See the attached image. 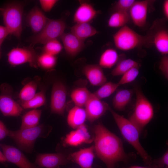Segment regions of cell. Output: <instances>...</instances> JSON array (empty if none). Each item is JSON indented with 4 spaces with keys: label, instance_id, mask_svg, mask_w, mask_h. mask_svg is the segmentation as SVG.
<instances>
[{
    "label": "cell",
    "instance_id": "obj_6",
    "mask_svg": "<svg viewBox=\"0 0 168 168\" xmlns=\"http://www.w3.org/2000/svg\"><path fill=\"white\" fill-rule=\"evenodd\" d=\"M0 11L10 34L20 38L22 30V6L18 3H11L0 8Z\"/></svg>",
    "mask_w": 168,
    "mask_h": 168
},
{
    "label": "cell",
    "instance_id": "obj_27",
    "mask_svg": "<svg viewBox=\"0 0 168 168\" xmlns=\"http://www.w3.org/2000/svg\"><path fill=\"white\" fill-rule=\"evenodd\" d=\"M153 42L157 50L162 54H168V33L165 30H161L155 35Z\"/></svg>",
    "mask_w": 168,
    "mask_h": 168
},
{
    "label": "cell",
    "instance_id": "obj_41",
    "mask_svg": "<svg viewBox=\"0 0 168 168\" xmlns=\"http://www.w3.org/2000/svg\"><path fill=\"white\" fill-rule=\"evenodd\" d=\"M9 34V32L6 27L0 25V40H4Z\"/></svg>",
    "mask_w": 168,
    "mask_h": 168
},
{
    "label": "cell",
    "instance_id": "obj_34",
    "mask_svg": "<svg viewBox=\"0 0 168 168\" xmlns=\"http://www.w3.org/2000/svg\"><path fill=\"white\" fill-rule=\"evenodd\" d=\"M43 49L44 52L55 56L61 51L63 46L61 43L56 39L44 44Z\"/></svg>",
    "mask_w": 168,
    "mask_h": 168
},
{
    "label": "cell",
    "instance_id": "obj_5",
    "mask_svg": "<svg viewBox=\"0 0 168 168\" xmlns=\"http://www.w3.org/2000/svg\"><path fill=\"white\" fill-rule=\"evenodd\" d=\"M113 39L118 49L128 51L146 44L150 38L138 34L126 25L114 35Z\"/></svg>",
    "mask_w": 168,
    "mask_h": 168
},
{
    "label": "cell",
    "instance_id": "obj_29",
    "mask_svg": "<svg viewBox=\"0 0 168 168\" xmlns=\"http://www.w3.org/2000/svg\"><path fill=\"white\" fill-rule=\"evenodd\" d=\"M130 18L129 12L115 11L110 17L108 26L112 28L122 27L126 25Z\"/></svg>",
    "mask_w": 168,
    "mask_h": 168
},
{
    "label": "cell",
    "instance_id": "obj_1",
    "mask_svg": "<svg viewBox=\"0 0 168 168\" xmlns=\"http://www.w3.org/2000/svg\"><path fill=\"white\" fill-rule=\"evenodd\" d=\"M93 130L95 152L107 168H114L117 162L126 161L127 156L118 137L100 123L95 125Z\"/></svg>",
    "mask_w": 168,
    "mask_h": 168
},
{
    "label": "cell",
    "instance_id": "obj_22",
    "mask_svg": "<svg viewBox=\"0 0 168 168\" xmlns=\"http://www.w3.org/2000/svg\"><path fill=\"white\" fill-rule=\"evenodd\" d=\"M70 29V33L83 41L98 32L95 28L88 23L76 24Z\"/></svg>",
    "mask_w": 168,
    "mask_h": 168
},
{
    "label": "cell",
    "instance_id": "obj_20",
    "mask_svg": "<svg viewBox=\"0 0 168 168\" xmlns=\"http://www.w3.org/2000/svg\"><path fill=\"white\" fill-rule=\"evenodd\" d=\"M97 11L90 4L82 2L77 8L73 16V20L76 23H88L96 16Z\"/></svg>",
    "mask_w": 168,
    "mask_h": 168
},
{
    "label": "cell",
    "instance_id": "obj_40",
    "mask_svg": "<svg viewBox=\"0 0 168 168\" xmlns=\"http://www.w3.org/2000/svg\"><path fill=\"white\" fill-rule=\"evenodd\" d=\"M9 131L4 124L0 120V141L8 136Z\"/></svg>",
    "mask_w": 168,
    "mask_h": 168
},
{
    "label": "cell",
    "instance_id": "obj_3",
    "mask_svg": "<svg viewBox=\"0 0 168 168\" xmlns=\"http://www.w3.org/2000/svg\"><path fill=\"white\" fill-rule=\"evenodd\" d=\"M111 112L122 135L136 150L146 163H151V157L143 147L139 141L140 133L137 128L129 119L114 112L110 107Z\"/></svg>",
    "mask_w": 168,
    "mask_h": 168
},
{
    "label": "cell",
    "instance_id": "obj_35",
    "mask_svg": "<svg viewBox=\"0 0 168 168\" xmlns=\"http://www.w3.org/2000/svg\"><path fill=\"white\" fill-rule=\"evenodd\" d=\"M139 67H134L128 71L123 75L118 83L119 86L133 82L138 76Z\"/></svg>",
    "mask_w": 168,
    "mask_h": 168
},
{
    "label": "cell",
    "instance_id": "obj_18",
    "mask_svg": "<svg viewBox=\"0 0 168 168\" xmlns=\"http://www.w3.org/2000/svg\"><path fill=\"white\" fill-rule=\"evenodd\" d=\"M60 37L66 52L71 56H76L84 48V41L71 33H63Z\"/></svg>",
    "mask_w": 168,
    "mask_h": 168
},
{
    "label": "cell",
    "instance_id": "obj_11",
    "mask_svg": "<svg viewBox=\"0 0 168 168\" xmlns=\"http://www.w3.org/2000/svg\"><path fill=\"white\" fill-rule=\"evenodd\" d=\"M0 147L7 162L19 168H43L31 163L20 150L13 146L0 143Z\"/></svg>",
    "mask_w": 168,
    "mask_h": 168
},
{
    "label": "cell",
    "instance_id": "obj_46",
    "mask_svg": "<svg viewBox=\"0 0 168 168\" xmlns=\"http://www.w3.org/2000/svg\"><path fill=\"white\" fill-rule=\"evenodd\" d=\"M55 168H60V167H58Z\"/></svg>",
    "mask_w": 168,
    "mask_h": 168
},
{
    "label": "cell",
    "instance_id": "obj_37",
    "mask_svg": "<svg viewBox=\"0 0 168 168\" xmlns=\"http://www.w3.org/2000/svg\"><path fill=\"white\" fill-rule=\"evenodd\" d=\"M159 69L167 79L168 78V57L164 55L161 58L160 63Z\"/></svg>",
    "mask_w": 168,
    "mask_h": 168
},
{
    "label": "cell",
    "instance_id": "obj_42",
    "mask_svg": "<svg viewBox=\"0 0 168 168\" xmlns=\"http://www.w3.org/2000/svg\"><path fill=\"white\" fill-rule=\"evenodd\" d=\"M163 12L166 17L168 18V0H166L164 2L163 4Z\"/></svg>",
    "mask_w": 168,
    "mask_h": 168
},
{
    "label": "cell",
    "instance_id": "obj_23",
    "mask_svg": "<svg viewBox=\"0 0 168 168\" xmlns=\"http://www.w3.org/2000/svg\"><path fill=\"white\" fill-rule=\"evenodd\" d=\"M131 90L124 89L118 91L112 100L113 105L116 110L122 111L130 102L133 95Z\"/></svg>",
    "mask_w": 168,
    "mask_h": 168
},
{
    "label": "cell",
    "instance_id": "obj_2",
    "mask_svg": "<svg viewBox=\"0 0 168 168\" xmlns=\"http://www.w3.org/2000/svg\"><path fill=\"white\" fill-rule=\"evenodd\" d=\"M52 129L50 126L42 124L32 128L20 129L16 131L9 130L8 136L21 150L31 153L36 140L39 138L47 137Z\"/></svg>",
    "mask_w": 168,
    "mask_h": 168
},
{
    "label": "cell",
    "instance_id": "obj_14",
    "mask_svg": "<svg viewBox=\"0 0 168 168\" xmlns=\"http://www.w3.org/2000/svg\"><path fill=\"white\" fill-rule=\"evenodd\" d=\"M93 140L84 124L67 134L63 142L64 145L77 146L83 143H91Z\"/></svg>",
    "mask_w": 168,
    "mask_h": 168
},
{
    "label": "cell",
    "instance_id": "obj_31",
    "mask_svg": "<svg viewBox=\"0 0 168 168\" xmlns=\"http://www.w3.org/2000/svg\"><path fill=\"white\" fill-rule=\"evenodd\" d=\"M139 66L138 63L133 59H123L118 63L111 74L114 76L123 75L131 68Z\"/></svg>",
    "mask_w": 168,
    "mask_h": 168
},
{
    "label": "cell",
    "instance_id": "obj_8",
    "mask_svg": "<svg viewBox=\"0 0 168 168\" xmlns=\"http://www.w3.org/2000/svg\"><path fill=\"white\" fill-rule=\"evenodd\" d=\"M38 56L31 46L16 48L12 49L7 54L9 63L15 66L26 63L35 68L38 66Z\"/></svg>",
    "mask_w": 168,
    "mask_h": 168
},
{
    "label": "cell",
    "instance_id": "obj_44",
    "mask_svg": "<svg viewBox=\"0 0 168 168\" xmlns=\"http://www.w3.org/2000/svg\"><path fill=\"white\" fill-rule=\"evenodd\" d=\"M7 162L3 153L0 151V162L4 163Z\"/></svg>",
    "mask_w": 168,
    "mask_h": 168
},
{
    "label": "cell",
    "instance_id": "obj_7",
    "mask_svg": "<svg viewBox=\"0 0 168 168\" xmlns=\"http://www.w3.org/2000/svg\"><path fill=\"white\" fill-rule=\"evenodd\" d=\"M65 23L61 19H50L43 29L30 39L31 44H45L47 42L61 36L64 33Z\"/></svg>",
    "mask_w": 168,
    "mask_h": 168
},
{
    "label": "cell",
    "instance_id": "obj_9",
    "mask_svg": "<svg viewBox=\"0 0 168 168\" xmlns=\"http://www.w3.org/2000/svg\"><path fill=\"white\" fill-rule=\"evenodd\" d=\"M0 110L5 116L17 117L21 113L23 109L12 98L11 89L8 85L0 86Z\"/></svg>",
    "mask_w": 168,
    "mask_h": 168
},
{
    "label": "cell",
    "instance_id": "obj_10",
    "mask_svg": "<svg viewBox=\"0 0 168 168\" xmlns=\"http://www.w3.org/2000/svg\"><path fill=\"white\" fill-rule=\"evenodd\" d=\"M67 91L62 82L54 83L51 91L50 110L52 113L64 116L66 107Z\"/></svg>",
    "mask_w": 168,
    "mask_h": 168
},
{
    "label": "cell",
    "instance_id": "obj_19",
    "mask_svg": "<svg viewBox=\"0 0 168 168\" xmlns=\"http://www.w3.org/2000/svg\"><path fill=\"white\" fill-rule=\"evenodd\" d=\"M49 20V19L37 7L31 10L27 17L28 24L33 31L36 34L43 29Z\"/></svg>",
    "mask_w": 168,
    "mask_h": 168
},
{
    "label": "cell",
    "instance_id": "obj_12",
    "mask_svg": "<svg viewBox=\"0 0 168 168\" xmlns=\"http://www.w3.org/2000/svg\"><path fill=\"white\" fill-rule=\"evenodd\" d=\"M70 162L68 155L60 152L38 154L36 156L35 164L43 168H55L66 165Z\"/></svg>",
    "mask_w": 168,
    "mask_h": 168
},
{
    "label": "cell",
    "instance_id": "obj_32",
    "mask_svg": "<svg viewBox=\"0 0 168 168\" xmlns=\"http://www.w3.org/2000/svg\"><path fill=\"white\" fill-rule=\"evenodd\" d=\"M119 86L118 83L111 82H106L93 93L97 98L101 100L112 95Z\"/></svg>",
    "mask_w": 168,
    "mask_h": 168
},
{
    "label": "cell",
    "instance_id": "obj_24",
    "mask_svg": "<svg viewBox=\"0 0 168 168\" xmlns=\"http://www.w3.org/2000/svg\"><path fill=\"white\" fill-rule=\"evenodd\" d=\"M42 112L41 110L35 109L26 113L22 117L20 129L32 128L38 126Z\"/></svg>",
    "mask_w": 168,
    "mask_h": 168
},
{
    "label": "cell",
    "instance_id": "obj_21",
    "mask_svg": "<svg viewBox=\"0 0 168 168\" xmlns=\"http://www.w3.org/2000/svg\"><path fill=\"white\" fill-rule=\"evenodd\" d=\"M86 119L87 115L85 109L75 105L69 111L67 121L70 127L76 129L84 124Z\"/></svg>",
    "mask_w": 168,
    "mask_h": 168
},
{
    "label": "cell",
    "instance_id": "obj_15",
    "mask_svg": "<svg viewBox=\"0 0 168 168\" xmlns=\"http://www.w3.org/2000/svg\"><path fill=\"white\" fill-rule=\"evenodd\" d=\"M149 1H135L129 11L130 18L134 24L139 27L146 24Z\"/></svg>",
    "mask_w": 168,
    "mask_h": 168
},
{
    "label": "cell",
    "instance_id": "obj_4",
    "mask_svg": "<svg viewBox=\"0 0 168 168\" xmlns=\"http://www.w3.org/2000/svg\"><path fill=\"white\" fill-rule=\"evenodd\" d=\"M135 92L136 99L134 110L128 119L141 133L153 118L154 110L151 103L140 89L136 88Z\"/></svg>",
    "mask_w": 168,
    "mask_h": 168
},
{
    "label": "cell",
    "instance_id": "obj_28",
    "mask_svg": "<svg viewBox=\"0 0 168 168\" xmlns=\"http://www.w3.org/2000/svg\"><path fill=\"white\" fill-rule=\"evenodd\" d=\"M39 81L40 78L36 77L24 86L19 95L21 102L27 101L35 95Z\"/></svg>",
    "mask_w": 168,
    "mask_h": 168
},
{
    "label": "cell",
    "instance_id": "obj_17",
    "mask_svg": "<svg viewBox=\"0 0 168 168\" xmlns=\"http://www.w3.org/2000/svg\"><path fill=\"white\" fill-rule=\"evenodd\" d=\"M102 68L99 64H88L84 67L82 72L91 85L101 86L107 82Z\"/></svg>",
    "mask_w": 168,
    "mask_h": 168
},
{
    "label": "cell",
    "instance_id": "obj_43",
    "mask_svg": "<svg viewBox=\"0 0 168 168\" xmlns=\"http://www.w3.org/2000/svg\"><path fill=\"white\" fill-rule=\"evenodd\" d=\"M129 168H158V167L156 165L148 166L147 167H143L137 166H131Z\"/></svg>",
    "mask_w": 168,
    "mask_h": 168
},
{
    "label": "cell",
    "instance_id": "obj_30",
    "mask_svg": "<svg viewBox=\"0 0 168 168\" xmlns=\"http://www.w3.org/2000/svg\"><path fill=\"white\" fill-rule=\"evenodd\" d=\"M46 102L45 93L43 90L36 93L30 100L21 102L20 104L23 109H36L44 105Z\"/></svg>",
    "mask_w": 168,
    "mask_h": 168
},
{
    "label": "cell",
    "instance_id": "obj_26",
    "mask_svg": "<svg viewBox=\"0 0 168 168\" xmlns=\"http://www.w3.org/2000/svg\"><path fill=\"white\" fill-rule=\"evenodd\" d=\"M91 93L86 87H79L72 91L70 97L75 106L83 107L88 100Z\"/></svg>",
    "mask_w": 168,
    "mask_h": 168
},
{
    "label": "cell",
    "instance_id": "obj_16",
    "mask_svg": "<svg viewBox=\"0 0 168 168\" xmlns=\"http://www.w3.org/2000/svg\"><path fill=\"white\" fill-rule=\"evenodd\" d=\"M94 146L82 149L68 155L70 161L75 162L82 168H92L95 157Z\"/></svg>",
    "mask_w": 168,
    "mask_h": 168
},
{
    "label": "cell",
    "instance_id": "obj_38",
    "mask_svg": "<svg viewBox=\"0 0 168 168\" xmlns=\"http://www.w3.org/2000/svg\"><path fill=\"white\" fill-rule=\"evenodd\" d=\"M56 0H40V2L43 10L45 12L51 11L58 2Z\"/></svg>",
    "mask_w": 168,
    "mask_h": 168
},
{
    "label": "cell",
    "instance_id": "obj_33",
    "mask_svg": "<svg viewBox=\"0 0 168 168\" xmlns=\"http://www.w3.org/2000/svg\"><path fill=\"white\" fill-rule=\"evenodd\" d=\"M37 61L38 66L49 70L53 68L55 66L57 58L55 56L44 52L38 56Z\"/></svg>",
    "mask_w": 168,
    "mask_h": 168
},
{
    "label": "cell",
    "instance_id": "obj_36",
    "mask_svg": "<svg viewBox=\"0 0 168 168\" xmlns=\"http://www.w3.org/2000/svg\"><path fill=\"white\" fill-rule=\"evenodd\" d=\"M135 1V0H119L115 4L114 8L116 11L129 12Z\"/></svg>",
    "mask_w": 168,
    "mask_h": 168
},
{
    "label": "cell",
    "instance_id": "obj_25",
    "mask_svg": "<svg viewBox=\"0 0 168 168\" xmlns=\"http://www.w3.org/2000/svg\"><path fill=\"white\" fill-rule=\"evenodd\" d=\"M119 58L118 53L115 49H108L101 54L99 65L102 68H110L117 63Z\"/></svg>",
    "mask_w": 168,
    "mask_h": 168
},
{
    "label": "cell",
    "instance_id": "obj_45",
    "mask_svg": "<svg viewBox=\"0 0 168 168\" xmlns=\"http://www.w3.org/2000/svg\"><path fill=\"white\" fill-rule=\"evenodd\" d=\"M4 40H0V48Z\"/></svg>",
    "mask_w": 168,
    "mask_h": 168
},
{
    "label": "cell",
    "instance_id": "obj_13",
    "mask_svg": "<svg viewBox=\"0 0 168 168\" xmlns=\"http://www.w3.org/2000/svg\"><path fill=\"white\" fill-rule=\"evenodd\" d=\"M84 107L87 119L91 123L101 117L110 107L107 103L102 101L92 93Z\"/></svg>",
    "mask_w": 168,
    "mask_h": 168
},
{
    "label": "cell",
    "instance_id": "obj_39",
    "mask_svg": "<svg viewBox=\"0 0 168 168\" xmlns=\"http://www.w3.org/2000/svg\"><path fill=\"white\" fill-rule=\"evenodd\" d=\"M158 167L163 168L168 167V152L166 151L163 155L156 162Z\"/></svg>",
    "mask_w": 168,
    "mask_h": 168
}]
</instances>
